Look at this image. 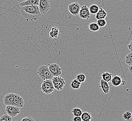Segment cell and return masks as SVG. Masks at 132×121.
<instances>
[{"instance_id": "31", "label": "cell", "mask_w": 132, "mask_h": 121, "mask_svg": "<svg viewBox=\"0 0 132 121\" xmlns=\"http://www.w3.org/2000/svg\"><path fill=\"white\" fill-rule=\"evenodd\" d=\"M127 84V82L124 80H122V83H121V85H124Z\"/></svg>"}, {"instance_id": "3", "label": "cell", "mask_w": 132, "mask_h": 121, "mask_svg": "<svg viewBox=\"0 0 132 121\" xmlns=\"http://www.w3.org/2000/svg\"><path fill=\"white\" fill-rule=\"evenodd\" d=\"M40 89L42 92L46 95L53 94L54 88L52 80H46L43 81Z\"/></svg>"}, {"instance_id": "23", "label": "cell", "mask_w": 132, "mask_h": 121, "mask_svg": "<svg viewBox=\"0 0 132 121\" xmlns=\"http://www.w3.org/2000/svg\"><path fill=\"white\" fill-rule=\"evenodd\" d=\"M76 79L79 81L80 83H83L86 81V77L84 74H80L76 76Z\"/></svg>"}, {"instance_id": "1", "label": "cell", "mask_w": 132, "mask_h": 121, "mask_svg": "<svg viewBox=\"0 0 132 121\" xmlns=\"http://www.w3.org/2000/svg\"><path fill=\"white\" fill-rule=\"evenodd\" d=\"M20 14L28 22L37 20L41 15L37 5H29L21 7Z\"/></svg>"}, {"instance_id": "18", "label": "cell", "mask_w": 132, "mask_h": 121, "mask_svg": "<svg viewBox=\"0 0 132 121\" xmlns=\"http://www.w3.org/2000/svg\"><path fill=\"white\" fill-rule=\"evenodd\" d=\"M81 117L83 121H91L92 119L91 114L88 112H84L82 113Z\"/></svg>"}, {"instance_id": "25", "label": "cell", "mask_w": 132, "mask_h": 121, "mask_svg": "<svg viewBox=\"0 0 132 121\" xmlns=\"http://www.w3.org/2000/svg\"><path fill=\"white\" fill-rule=\"evenodd\" d=\"M123 117L126 121H130L132 118V114L128 111L125 112L123 114Z\"/></svg>"}, {"instance_id": "7", "label": "cell", "mask_w": 132, "mask_h": 121, "mask_svg": "<svg viewBox=\"0 0 132 121\" xmlns=\"http://www.w3.org/2000/svg\"><path fill=\"white\" fill-rule=\"evenodd\" d=\"M5 111L7 114L11 116L12 118L15 117L18 114L20 113V108L14 106H6Z\"/></svg>"}, {"instance_id": "29", "label": "cell", "mask_w": 132, "mask_h": 121, "mask_svg": "<svg viewBox=\"0 0 132 121\" xmlns=\"http://www.w3.org/2000/svg\"><path fill=\"white\" fill-rule=\"evenodd\" d=\"M128 49H129L130 51H132V41H131L129 44L128 45Z\"/></svg>"}, {"instance_id": "6", "label": "cell", "mask_w": 132, "mask_h": 121, "mask_svg": "<svg viewBox=\"0 0 132 121\" xmlns=\"http://www.w3.org/2000/svg\"><path fill=\"white\" fill-rule=\"evenodd\" d=\"M48 68L53 76H61L62 74V68L57 64H49Z\"/></svg>"}, {"instance_id": "4", "label": "cell", "mask_w": 132, "mask_h": 121, "mask_svg": "<svg viewBox=\"0 0 132 121\" xmlns=\"http://www.w3.org/2000/svg\"><path fill=\"white\" fill-rule=\"evenodd\" d=\"M54 89L56 90L61 91L63 89L66 84L65 79L61 76H53L52 79Z\"/></svg>"}, {"instance_id": "20", "label": "cell", "mask_w": 132, "mask_h": 121, "mask_svg": "<svg viewBox=\"0 0 132 121\" xmlns=\"http://www.w3.org/2000/svg\"><path fill=\"white\" fill-rule=\"evenodd\" d=\"M89 30L92 32H97L100 29V27L96 23H92L89 24Z\"/></svg>"}, {"instance_id": "10", "label": "cell", "mask_w": 132, "mask_h": 121, "mask_svg": "<svg viewBox=\"0 0 132 121\" xmlns=\"http://www.w3.org/2000/svg\"><path fill=\"white\" fill-rule=\"evenodd\" d=\"M24 100L19 95L15 94L13 100V106L19 108H22L24 105Z\"/></svg>"}, {"instance_id": "30", "label": "cell", "mask_w": 132, "mask_h": 121, "mask_svg": "<svg viewBox=\"0 0 132 121\" xmlns=\"http://www.w3.org/2000/svg\"><path fill=\"white\" fill-rule=\"evenodd\" d=\"M27 1H28V0H18V2L19 3L25 2Z\"/></svg>"}, {"instance_id": "12", "label": "cell", "mask_w": 132, "mask_h": 121, "mask_svg": "<svg viewBox=\"0 0 132 121\" xmlns=\"http://www.w3.org/2000/svg\"><path fill=\"white\" fill-rule=\"evenodd\" d=\"M100 87L101 88L104 94H107L109 93L110 87L109 84H108V83L105 82L102 79L100 81Z\"/></svg>"}, {"instance_id": "26", "label": "cell", "mask_w": 132, "mask_h": 121, "mask_svg": "<svg viewBox=\"0 0 132 121\" xmlns=\"http://www.w3.org/2000/svg\"><path fill=\"white\" fill-rule=\"evenodd\" d=\"M97 24L98 25L99 27L103 28L106 25L107 22L106 21L105 19H100L97 21Z\"/></svg>"}, {"instance_id": "28", "label": "cell", "mask_w": 132, "mask_h": 121, "mask_svg": "<svg viewBox=\"0 0 132 121\" xmlns=\"http://www.w3.org/2000/svg\"><path fill=\"white\" fill-rule=\"evenodd\" d=\"M73 121H82L81 117L80 116H75L73 119Z\"/></svg>"}, {"instance_id": "22", "label": "cell", "mask_w": 132, "mask_h": 121, "mask_svg": "<svg viewBox=\"0 0 132 121\" xmlns=\"http://www.w3.org/2000/svg\"><path fill=\"white\" fill-rule=\"evenodd\" d=\"M132 53L131 52L127 54L125 58V62L129 66H132Z\"/></svg>"}, {"instance_id": "5", "label": "cell", "mask_w": 132, "mask_h": 121, "mask_svg": "<svg viewBox=\"0 0 132 121\" xmlns=\"http://www.w3.org/2000/svg\"><path fill=\"white\" fill-rule=\"evenodd\" d=\"M38 7L41 14H45L50 8V0H39Z\"/></svg>"}, {"instance_id": "27", "label": "cell", "mask_w": 132, "mask_h": 121, "mask_svg": "<svg viewBox=\"0 0 132 121\" xmlns=\"http://www.w3.org/2000/svg\"><path fill=\"white\" fill-rule=\"evenodd\" d=\"M21 121H35L34 119H33L32 117H30V116H28V117H26L23 118Z\"/></svg>"}, {"instance_id": "21", "label": "cell", "mask_w": 132, "mask_h": 121, "mask_svg": "<svg viewBox=\"0 0 132 121\" xmlns=\"http://www.w3.org/2000/svg\"><path fill=\"white\" fill-rule=\"evenodd\" d=\"M72 113L74 115V116H80L81 117L82 112L81 108H73L71 111Z\"/></svg>"}, {"instance_id": "32", "label": "cell", "mask_w": 132, "mask_h": 121, "mask_svg": "<svg viewBox=\"0 0 132 121\" xmlns=\"http://www.w3.org/2000/svg\"><path fill=\"white\" fill-rule=\"evenodd\" d=\"M128 68H129V70L130 72H132V66H129V67H128Z\"/></svg>"}, {"instance_id": "16", "label": "cell", "mask_w": 132, "mask_h": 121, "mask_svg": "<svg viewBox=\"0 0 132 121\" xmlns=\"http://www.w3.org/2000/svg\"><path fill=\"white\" fill-rule=\"evenodd\" d=\"M112 77V74L109 72H105L102 74V79L107 83H109L111 81Z\"/></svg>"}, {"instance_id": "17", "label": "cell", "mask_w": 132, "mask_h": 121, "mask_svg": "<svg viewBox=\"0 0 132 121\" xmlns=\"http://www.w3.org/2000/svg\"><path fill=\"white\" fill-rule=\"evenodd\" d=\"M70 86L71 88L74 89H78L81 87V83H80L76 79H75L71 82Z\"/></svg>"}, {"instance_id": "14", "label": "cell", "mask_w": 132, "mask_h": 121, "mask_svg": "<svg viewBox=\"0 0 132 121\" xmlns=\"http://www.w3.org/2000/svg\"><path fill=\"white\" fill-rule=\"evenodd\" d=\"M107 16V13L103 8H99V10L96 14V19L97 20L100 19H105Z\"/></svg>"}, {"instance_id": "11", "label": "cell", "mask_w": 132, "mask_h": 121, "mask_svg": "<svg viewBox=\"0 0 132 121\" xmlns=\"http://www.w3.org/2000/svg\"><path fill=\"white\" fill-rule=\"evenodd\" d=\"M15 95V94L12 93L6 94L3 99L4 104L6 106H13V100Z\"/></svg>"}, {"instance_id": "19", "label": "cell", "mask_w": 132, "mask_h": 121, "mask_svg": "<svg viewBox=\"0 0 132 121\" xmlns=\"http://www.w3.org/2000/svg\"><path fill=\"white\" fill-rule=\"evenodd\" d=\"M90 14L96 15L99 10V7L96 4H92L89 8Z\"/></svg>"}, {"instance_id": "13", "label": "cell", "mask_w": 132, "mask_h": 121, "mask_svg": "<svg viewBox=\"0 0 132 121\" xmlns=\"http://www.w3.org/2000/svg\"><path fill=\"white\" fill-rule=\"evenodd\" d=\"M122 80H123L121 76H114L113 77H112L111 82L113 86L117 87L120 85H121Z\"/></svg>"}, {"instance_id": "9", "label": "cell", "mask_w": 132, "mask_h": 121, "mask_svg": "<svg viewBox=\"0 0 132 121\" xmlns=\"http://www.w3.org/2000/svg\"><path fill=\"white\" fill-rule=\"evenodd\" d=\"M68 8L71 14L74 16H76L79 14L81 7L78 3L75 2L69 4Z\"/></svg>"}, {"instance_id": "24", "label": "cell", "mask_w": 132, "mask_h": 121, "mask_svg": "<svg viewBox=\"0 0 132 121\" xmlns=\"http://www.w3.org/2000/svg\"><path fill=\"white\" fill-rule=\"evenodd\" d=\"M12 118L8 114H4L1 116L0 121H12Z\"/></svg>"}, {"instance_id": "8", "label": "cell", "mask_w": 132, "mask_h": 121, "mask_svg": "<svg viewBox=\"0 0 132 121\" xmlns=\"http://www.w3.org/2000/svg\"><path fill=\"white\" fill-rule=\"evenodd\" d=\"M79 17L82 19L89 20L90 18V13L89 11V8L86 5H83L81 7L79 11Z\"/></svg>"}, {"instance_id": "15", "label": "cell", "mask_w": 132, "mask_h": 121, "mask_svg": "<svg viewBox=\"0 0 132 121\" xmlns=\"http://www.w3.org/2000/svg\"><path fill=\"white\" fill-rule=\"evenodd\" d=\"M39 0H28L25 2L19 3L18 6H20V7L29 6V5H37L38 6Z\"/></svg>"}, {"instance_id": "2", "label": "cell", "mask_w": 132, "mask_h": 121, "mask_svg": "<svg viewBox=\"0 0 132 121\" xmlns=\"http://www.w3.org/2000/svg\"><path fill=\"white\" fill-rule=\"evenodd\" d=\"M37 73L38 76L42 80H52L53 78V76L52 75L50 71L49 70L48 66L41 65L38 68Z\"/></svg>"}]
</instances>
